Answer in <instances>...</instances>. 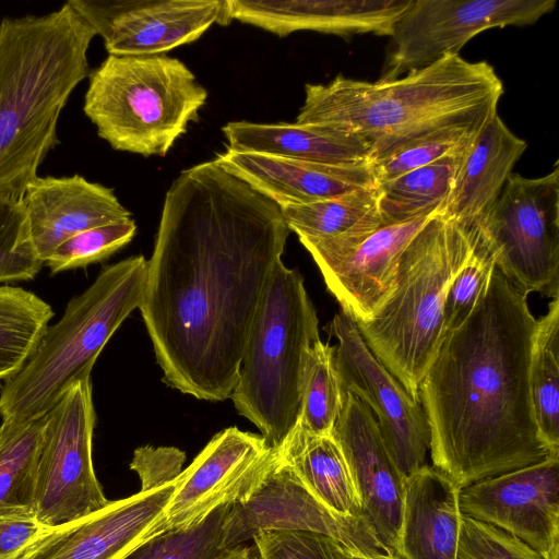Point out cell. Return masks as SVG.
<instances>
[{
	"instance_id": "6da1fadb",
	"label": "cell",
	"mask_w": 559,
	"mask_h": 559,
	"mask_svg": "<svg viewBox=\"0 0 559 559\" xmlns=\"http://www.w3.org/2000/svg\"><path fill=\"white\" fill-rule=\"evenodd\" d=\"M289 231L277 203L214 159L174 180L139 307L168 385L198 400L230 397Z\"/></svg>"
},
{
	"instance_id": "7a4b0ae2",
	"label": "cell",
	"mask_w": 559,
	"mask_h": 559,
	"mask_svg": "<svg viewBox=\"0 0 559 559\" xmlns=\"http://www.w3.org/2000/svg\"><path fill=\"white\" fill-rule=\"evenodd\" d=\"M536 321L527 295L496 266L421 380L432 466L460 488L559 456L544 441L531 400Z\"/></svg>"
},
{
	"instance_id": "3957f363",
	"label": "cell",
	"mask_w": 559,
	"mask_h": 559,
	"mask_svg": "<svg viewBox=\"0 0 559 559\" xmlns=\"http://www.w3.org/2000/svg\"><path fill=\"white\" fill-rule=\"evenodd\" d=\"M67 1L45 15L0 22V199L23 201L74 88L90 76L95 36Z\"/></svg>"
},
{
	"instance_id": "277c9868",
	"label": "cell",
	"mask_w": 559,
	"mask_h": 559,
	"mask_svg": "<svg viewBox=\"0 0 559 559\" xmlns=\"http://www.w3.org/2000/svg\"><path fill=\"white\" fill-rule=\"evenodd\" d=\"M305 93L296 122L360 136L371 159L429 132L484 124L498 112L503 84L488 62L452 55L394 80L337 75L326 84H306Z\"/></svg>"
},
{
	"instance_id": "5b68a950",
	"label": "cell",
	"mask_w": 559,
	"mask_h": 559,
	"mask_svg": "<svg viewBox=\"0 0 559 559\" xmlns=\"http://www.w3.org/2000/svg\"><path fill=\"white\" fill-rule=\"evenodd\" d=\"M478 219L437 212L402 252L392 294L368 321L356 322L379 361L419 401V385L444 337L448 288L467 260Z\"/></svg>"
},
{
	"instance_id": "8992f818",
	"label": "cell",
	"mask_w": 559,
	"mask_h": 559,
	"mask_svg": "<svg viewBox=\"0 0 559 559\" xmlns=\"http://www.w3.org/2000/svg\"><path fill=\"white\" fill-rule=\"evenodd\" d=\"M146 270L143 255L121 260L104 267L86 290L70 300L25 366L3 384L2 419L43 418L74 384L90 379L104 346L140 307Z\"/></svg>"
},
{
	"instance_id": "52a82bcc",
	"label": "cell",
	"mask_w": 559,
	"mask_h": 559,
	"mask_svg": "<svg viewBox=\"0 0 559 559\" xmlns=\"http://www.w3.org/2000/svg\"><path fill=\"white\" fill-rule=\"evenodd\" d=\"M319 340V320L304 277L281 259L257 308L230 395L237 412L274 450L297 426L308 355Z\"/></svg>"
},
{
	"instance_id": "ba28073f",
	"label": "cell",
	"mask_w": 559,
	"mask_h": 559,
	"mask_svg": "<svg viewBox=\"0 0 559 559\" xmlns=\"http://www.w3.org/2000/svg\"><path fill=\"white\" fill-rule=\"evenodd\" d=\"M206 98L177 58L108 55L91 71L83 110L114 150L165 156L198 120Z\"/></svg>"
},
{
	"instance_id": "9c48e42d",
	"label": "cell",
	"mask_w": 559,
	"mask_h": 559,
	"mask_svg": "<svg viewBox=\"0 0 559 559\" xmlns=\"http://www.w3.org/2000/svg\"><path fill=\"white\" fill-rule=\"evenodd\" d=\"M496 266L522 293L559 296V167L538 178L511 174L479 218Z\"/></svg>"
},
{
	"instance_id": "30bf717a",
	"label": "cell",
	"mask_w": 559,
	"mask_h": 559,
	"mask_svg": "<svg viewBox=\"0 0 559 559\" xmlns=\"http://www.w3.org/2000/svg\"><path fill=\"white\" fill-rule=\"evenodd\" d=\"M95 423L90 379L74 384L44 416L32 512L46 526L79 520L110 502L93 465Z\"/></svg>"
},
{
	"instance_id": "8fae6325",
	"label": "cell",
	"mask_w": 559,
	"mask_h": 559,
	"mask_svg": "<svg viewBox=\"0 0 559 559\" xmlns=\"http://www.w3.org/2000/svg\"><path fill=\"white\" fill-rule=\"evenodd\" d=\"M556 0H411L391 34L379 80L397 79L459 51L479 33L536 23Z\"/></svg>"
},
{
	"instance_id": "7c38bea8",
	"label": "cell",
	"mask_w": 559,
	"mask_h": 559,
	"mask_svg": "<svg viewBox=\"0 0 559 559\" xmlns=\"http://www.w3.org/2000/svg\"><path fill=\"white\" fill-rule=\"evenodd\" d=\"M330 331L337 340L334 359L343 396L352 393L369 406L390 454L407 477L425 465L430 449L420 401L371 353L347 311L341 309L334 316Z\"/></svg>"
},
{
	"instance_id": "4fadbf2b",
	"label": "cell",
	"mask_w": 559,
	"mask_h": 559,
	"mask_svg": "<svg viewBox=\"0 0 559 559\" xmlns=\"http://www.w3.org/2000/svg\"><path fill=\"white\" fill-rule=\"evenodd\" d=\"M437 212L331 238L299 237V241L317 263L341 309L356 322L368 321L393 292L402 252Z\"/></svg>"
},
{
	"instance_id": "5bb4252c",
	"label": "cell",
	"mask_w": 559,
	"mask_h": 559,
	"mask_svg": "<svg viewBox=\"0 0 559 559\" xmlns=\"http://www.w3.org/2000/svg\"><path fill=\"white\" fill-rule=\"evenodd\" d=\"M263 530L321 533L366 556L389 550L380 545L362 519L343 516L323 504L277 451L251 491L231 503L223 548L252 540Z\"/></svg>"
},
{
	"instance_id": "9a60e30c",
	"label": "cell",
	"mask_w": 559,
	"mask_h": 559,
	"mask_svg": "<svg viewBox=\"0 0 559 559\" xmlns=\"http://www.w3.org/2000/svg\"><path fill=\"white\" fill-rule=\"evenodd\" d=\"M275 451L262 436L236 427L216 433L175 480L167 506L139 543L191 525L217 506L245 498L267 469Z\"/></svg>"
},
{
	"instance_id": "2e32d148",
	"label": "cell",
	"mask_w": 559,
	"mask_h": 559,
	"mask_svg": "<svg viewBox=\"0 0 559 559\" xmlns=\"http://www.w3.org/2000/svg\"><path fill=\"white\" fill-rule=\"evenodd\" d=\"M108 55L146 56L190 44L214 23L228 25L226 0H69Z\"/></svg>"
},
{
	"instance_id": "e0dca14e",
	"label": "cell",
	"mask_w": 559,
	"mask_h": 559,
	"mask_svg": "<svg viewBox=\"0 0 559 559\" xmlns=\"http://www.w3.org/2000/svg\"><path fill=\"white\" fill-rule=\"evenodd\" d=\"M460 508L559 559V456L461 488Z\"/></svg>"
},
{
	"instance_id": "ac0fdd59",
	"label": "cell",
	"mask_w": 559,
	"mask_h": 559,
	"mask_svg": "<svg viewBox=\"0 0 559 559\" xmlns=\"http://www.w3.org/2000/svg\"><path fill=\"white\" fill-rule=\"evenodd\" d=\"M333 437L346 459L361 507V518L385 549L399 552L406 476L381 436L369 406L344 394Z\"/></svg>"
},
{
	"instance_id": "d6986e66",
	"label": "cell",
	"mask_w": 559,
	"mask_h": 559,
	"mask_svg": "<svg viewBox=\"0 0 559 559\" xmlns=\"http://www.w3.org/2000/svg\"><path fill=\"white\" fill-rule=\"evenodd\" d=\"M174 490L171 481L49 527L15 559H121L159 516Z\"/></svg>"
},
{
	"instance_id": "ffe728a7",
	"label": "cell",
	"mask_w": 559,
	"mask_h": 559,
	"mask_svg": "<svg viewBox=\"0 0 559 559\" xmlns=\"http://www.w3.org/2000/svg\"><path fill=\"white\" fill-rule=\"evenodd\" d=\"M411 0H226L229 22L237 20L277 36L297 31L350 36H391Z\"/></svg>"
},
{
	"instance_id": "44dd1931",
	"label": "cell",
	"mask_w": 559,
	"mask_h": 559,
	"mask_svg": "<svg viewBox=\"0 0 559 559\" xmlns=\"http://www.w3.org/2000/svg\"><path fill=\"white\" fill-rule=\"evenodd\" d=\"M23 203L33 243L44 263L74 235L131 218L111 188L80 175L37 177L26 188Z\"/></svg>"
},
{
	"instance_id": "7402d4cb",
	"label": "cell",
	"mask_w": 559,
	"mask_h": 559,
	"mask_svg": "<svg viewBox=\"0 0 559 559\" xmlns=\"http://www.w3.org/2000/svg\"><path fill=\"white\" fill-rule=\"evenodd\" d=\"M214 160L280 206L378 187L369 160L325 164L231 150L217 154Z\"/></svg>"
},
{
	"instance_id": "603a6c76",
	"label": "cell",
	"mask_w": 559,
	"mask_h": 559,
	"mask_svg": "<svg viewBox=\"0 0 559 559\" xmlns=\"http://www.w3.org/2000/svg\"><path fill=\"white\" fill-rule=\"evenodd\" d=\"M460 491L445 473L427 464L406 477L397 552L403 559L456 558Z\"/></svg>"
},
{
	"instance_id": "cb8c5ba5",
	"label": "cell",
	"mask_w": 559,
	"mask_h": 559,
	"mask_svg": "<svg viewBox=\"0 0 559 559\" xmlns=\"http://www.w3.org/2000/svg\"><path fill=\"white\" fill-rule=\"evenodd\" d=\"M526 146L498 112L490 117L474 136L440 213L455 219L483 217L498 199Z\"/></svg>"
},
{
	"instance_id": "d4e9b609",
	"label": "cell",
	"mask_w": 559,
	"mask_h": 559,
	"mask_svg": "<svg viewBox=\"0 0 559 559\" xmlns=\"http://www.w3.org/2000/svg\"><path fill=\"white\" fill-rule=\"evenodd\" d=\"M228 150L325 164L370 160L369 143L353 133L299 122L234 121L222 128Z\"/></svg>"
},
{
	"instance_id": "484cf974",
	"label": "cell",
	"mask_w": 559,
	"mask_h": 559,
	"mask_svg": "<svg viewBox=\"0 0 559 559\" xmlns=\"http://www.w3.org/2000/svg\"><path fill=\"white\" fill-rule=\"evenodd\" d=\"M276 451L329 509L343 516L362 519L346 459L332 433L316 436L295 427Z\"/></svg>"
},
{
	"instance_id": "4316f807",
	"label": "cell",
	"mask_w": 559,
	"mask_h": 559,
	"mask_svg": "<svg viewBox=\"0 0 559 559\" xmlns=\"http://www.w3.org/2000/svg\"><path fill=\"white\" fill-rule=\"evenodd\" d=\"M471 143L378 185L377 204L382 222L401 223L442 210Z\"/></svg>"
},
{
	"instance_id": "83f0119b",
	"label": "cell",
	"mask_w": 559,
	"mask_h": 559,
	"mask_svg": "<svg viewBox=\"0 0 559 559\" xmlns=\"http://www.w3.org/2000/svg\"><path fill=\"white\" fill-rule=\"evenodd\" d=\"M559 296L536 321L530 358V393L539 432L559 453Z\"/></svg>"
},
{
	"instance_id": "f1b7e54d",
	"label": "cell",
	"mask_w": 559,
	"mask_h": 559,
	"mask_svg": "<svg viewBox=\"0 0 559 559\" xmlns=\"http://www.w3.org/2000/svg\"><path fill=\"white\" fill-rule=\"evenodd\" d=\"M52 317L50 305L34 293L0 286V380L21 371Z\"/></svg>"
},
{
	"instance_id": "f546056e",
	"label": "cell",
	"mask_w": 559,
	"mask_h": 559,
	"mask_svg": "<svg viewBox=\"0 0 559 559\" xmlns=\"http://www.w3.org/2000/svg\"><path fill=\"white\" fill-rule=\"evenodd\" d=\"M377 203L378 187L280 207L289 230L298 237L321 239L382 224Z\"/></svg>"
},
{
	"instance_id": "4dcf8cb0",
	"label": "cell",
	"mask_w": 559,
	"mask_h": 559,
	"mask_svg": "<svg viewBox=\"0 0 559 559\" xmlns=\"http://www.w3.org/2000/svg\"><path fill=\"white\" fill-rule=\"evenodd\" d=\"M44 417L2 419L0 425V513L31 511Z\"/></svg>"
},
{
	"instance_id": "1f68e13d",
	"label": "cell",
	"mask_w": 559,
	"mask_h": 559,
	"mask_svg": "<svg viewBox=\"0 0 559 559\" xmlns=\"http://www.w3.org/2000/svg\"><path fill=\"white\" fill-rule=\"evenodd\" d=\"M334 355L335 346L321 340L313 344L308 355L301 412L296 427L310 435H331L343 406Z\"/></svg>"
},
{
	"instance_id": "d6a6232c",
	"label": "cell",
	"mask_w": 559,
	"mask_h": 559,
	"mask_svg": "<svg viewBox=\"0 0 559 559\" xmlns=\"http://www.w3.org/2000/svg\"><path fill=\"white\" fill-rule=\"evenodd\" d=\"M233 502H225L198 522L167 531L136 544L121 559H217Z\"/></svg>"
},
{
	"instance_id": "836d02e7",
	"label": "cell",
	"mask_w": 559,
	"mask_h": 559,
	"mask_svg": "<svg viewBox=\"0 0 559 559\" xmlns=\"http://www.w3.org/2000/svg\"><path fill=\"white\" fill-rule=\"evenodd\" d=\"M481 126H454L407 140L371 158L378 185L469 144Z\"/></svg>"
},
{
	"instance_id": "e575fe53",
	"label": "cell",
	"mask_w": 559,
	"mask_h": 559,
	"mask_svg": "<svg viewBox=\"0 0 559 559\" xmlns=\"http://www.w3.org/2000/svg\"><path fill=\"white\" fill-rule=\"evenodd\" d=\"M496 267L495 251L478 218L473 249L452 280L443 304L444 336L456 329L484 296Z\"/></svg>"
},
{
	"instance_id": "d590c367",
	"label": "cell",
	"mask_w": 559,
	"mask_h": 559,
	"mask_svg": "<svg viewBox=\"0 0 559 559\" xmlns=\"http://www.w3.org/2000/svg\"><path fill=\"white\" fill-rule=\"evenodd\" d=\"M43 264L23 201L0 199V283L32 280Z\"/></svg>"
},
{
	"instance_id": "8d00e7d4",
	"label": "cell",
	"mask_w": 559,
	"mask_h": 559,
	"mask_svg": "<svg viewBox=\"0 0 559 559\" xmlns=\"http://www.w3.org/2000/svg\"><path fill=\"white\" fill-rule=\"evenodd\" d=\"M135 231L132 218L84 230L59 245L46 264L56 274L103 261L129 243Z\"/></svg>"
},
{
	"instance_id": "74e56055",
	"label": "cell",
	"mask_w": 559,
	"mask_h": 559,
	"mask_svg": "<svg viewBox=\"0 0 559 559\" xmlns=\"http://www.w3.org/2000/svg\"><path fill=\"white\" fill-rule=\"evenodd\" d=\"M455 559H544V557L503 530L463 514Z\"/></svg>"
},
{
	"instance_id": "f35d334b",
	"label": "cell",
	"mask_w": 559,
	"mask_h": 559,
	"mask_svg": "<svg viewBox=\"0 0 559 559\" xmlns=\"http://www.w3.org/2000/svg\"><path fill=\"white\" fill-rule=\"evenodd\" d=\"M252 542L261 559H344L342 543L316 532L263 530Z\"/></svg>"
},
{
	"instance_id": "ab89813d",
	"label": "cell",
	"mask_w": 559,
	"mask_h": 559,
	"mask_svg": "<svg viewBox=\"0 0 559 559\" xmlns=\"http://www.w3.org/2000/svg\"><path fill=\"white\" fill-rule=\"evenodd\" d=\"M185 453L173 447H141L134 451L130 467L141 479V491H147L171 481L181 474Z\"/></svg>"
},
{
	"instance_id": "60d3db41",
	"label": "cell",
	"mask_w": 559,
	"mask_h": 559,
	"mask_svg": "<svg viewBox=\"0 0 559 559\" xmlns=\"http://www.w3.org/2000/svg\"><path fill=\"white\" fill-rule=\"evenodd\" d=\"M48 528L31 511L0 513V559H15Z\"/></svg>"
},
{
	"instance_id": "b9f144b4",
	"label": "cell",
	"mask_w": 559,
	"mask_h": 559,
	"mask_svg": "<svg viewBox=\"0 0 559 559\" xmlns=\"http://www.w3.org/2000/svg\"><path fill=\"white\" fill-rule=\"evenodd\" d=\"M217 559H261L259 550L254 544L239 545L230 549H226Z\"/></svg>"
},
{
	"instance_id": "7bdbcfd3",
	"label": "cell",
	"mask_w": 559,
	"mask_h": 559,
	"mask_svg": "<svg viewBox=\"0 0 559 559\" xmlns=\"http://www.w3.org/2000/svg\"><path fill=\"white\" fill-rule=\"evenodd\" d=\"M344 559H403L397 552L389 549L376 552L373 555H362L357 551H353L349 548L345 547L344 549Z\"/></svg>"
}]
</instances>
